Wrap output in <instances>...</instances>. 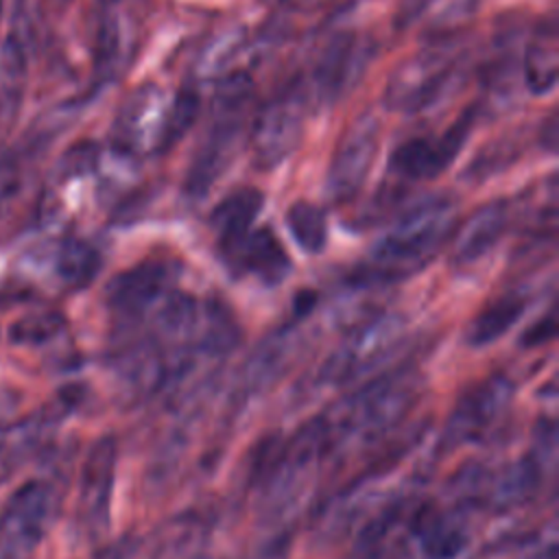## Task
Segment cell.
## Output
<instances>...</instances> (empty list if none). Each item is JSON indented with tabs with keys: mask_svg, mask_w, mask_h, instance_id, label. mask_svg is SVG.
<instances>
[{
	"mask_svg": "<svg viewBox=\"0 0 559 559\" xmlns=\"http://www.w3.org/2000/svg\"><path fill=\"white\" fill-rule=\"evenodd\" d=\"M413 373L408 371H395L386 378L373 380L369 386L345 400L341 408H336L341 413H336L334 419L323 415L330 445H334L336 439L378 437L402 417L413 400Z\"/></svg>",
	"mask_w": 559,
	"mask_h": 559,
	"instance_id": "277c9868",
	"label": "cell"
},
{
	"mask_svg": "<svg viewBox=\"0 0 559 559\" xmlns=\"http://www.w3.org/2000/svg\"><path fill=\"white\" fill-rule=\"evenodd\" d=\"M52 509V493L44 480L20 485L0 515V559H31Z\"/></svg>",
	"mask_w": 559,
	"mask_h": 559,
	"instance_id": "9c48e42d",
	"label": "cell"
},
{
	"mask_svg": "<svg viewBox=\"0 0 559 559\" xmlns=\"http://www.w3.org/2000/svg\"><path fill=\"white\" fill-rule=\"evenodd\" d=\"M116 469V441L111 437L98 439L81 472L79 515L90 535H98L109 522V496Z\"/></svg>",
	"mask_w": 559,
	"mask_h": 559,
	"instance_id": "5bb4252c",
	"label": "cell"
},
{
	"mask_svg": "<svg viewBox=\"0 0 559 559\" xmlns=\"http://www.w3.org/2000/svg\"><path fill=\"white\" fill-rule=\"evenodd\" d=\"M0 13H2V0H0Z\"/></svg>",
	"mask_w": 559,
	"mask_h": 559,
	"instance_id": "f546056e",
	"label": "cell"
},
{
	"mask_svg": "<svg viewBox=\"0 0 559 559\" xmlns=\"http://www.w3.org/2000/svg\"><path fill=\"white\" fill-rule=\"evenodd\" d=\"M63 328V317L55 310L28 312L9 328V341L13 345H39L57 336Z\"/></svg>",
	"mask_w": 559,
	"mask_h": 559,
	"instance_id": "cb8c5ba5",
	"label": "cell"
},
{
	"mask_svg": "<svg viewBox=\"0 0 559 559\" xmlns=\"http://www.w3.org/2000/svg\"><path fill=\"white\" fill-rule=\"evenodd\" d=\"M20 181H22L20 157L11 151L2 153L0 155V214L9 207V203L17 194Z\"/></svg>",
	"mask_w": 559,
	"mask_h": 559,
	"instance_id": "4316f807",
	"label": "cell"
},
{
	"mask_svg": "<svg viewBox=\"0 0 559 559\" xmlns=\"http://www.w3.org/2000/svg\"><path fill=\"white\" fill-rule=\"evenodd\" d=\"M306 111L304 90H288L258 111L249 129V148L258 168H275L293 155L304 135Z\"/></svg>",
	"mask_w": 559,
	"mask_h": 559,
	"instance_id": "5b68a950",
	"label": "cell"
},
{
	"mask_svg": "<svg viewBox=\"0 0 559 559\" xmlns=\"http://www.w3.org/2000/svg\"><path fill=\"white\" fill-rule=\"evenodd\" d=\"M140 9L133 0H103L94 31V70L100 83L118 81L140 46Z\"/></svg>",
	"mask_w": 559,
	"mask_h": 559,
	"instance_id": "8992f818",
	"label": "cell"
},
{
	"mask_svg": "<svg viewBox=\"0 0 559 559\" xmlns=\"http://www.w3.org/2000/svg\"><path fill=\"white\" fill-rule=\"evenodd\" d=\"M26 48L20 35L11 33L0 44V127H9L24 100Z\"/></svg>",
	"mask_w": 559,
	"mask_h": 559,
	"instance_id": "ffe728a7",
	"label": "cell"
},
{
	"mask_svg": "<svg viewBox=\"0 0 559 559\" xmlns=\"http://www.w3.org/2000/svg\"><path fill=\"white\" fill-rule=\"evenodd\" d=\"M282 4H286L288 9H295V11H314V9H321L325 4H330L332 0H280Z\"/></svg>",
	"mask_w": 559,
	"mask_h": 559,
	"instance_id": "f1b7e54d",
	"label": "cell"
},
{
	"mask_svg": "<svg viewBox=\"0 0 559 559\" xmlns=\"http://www.w3.org/2000/svg\"><path fill=\"white\" fill-rule=\"evenodd\" d=\"M456 210L450 199L432 197L411 207L371 251L369 271L393 280L424 266L454 229Z\"/></svg>",
	"mask_w": 559,
	"mask_h": 559,
	"instance_id": "7a4b0ae2",
	"label": "cell"
},
{
	"mask_svg": "<svg viewBox=\"0 0 559 559\" xmlns=\"http://www.w3.org/2000/svg\"><path fill=\"white\" fill-rule=\"evenodd\" d=\"M402 336V323L395 317H384L356 330L330 360L321 367L319 380L328 384H343L384 360Z\"/></svg>",
	"mask_w": 559,
	"mask_h": 559,
	"instance_id": "8fae6325",
	"label": "cell"
},
{
	"mask_svg": "<svg viewBox=\"0 0 559 559\" xmlns=\"http://www.w3.org/2000/svg\"><path fill=\"white\" fill-rule=\"evenodd\" d=\"M168 266L164 262H144L116 275L107 286V301L122 314H138L164 288Z\"/></svg>",
	"mask_w": 559,
	"mask_h": 559,
	"instance_id": "e0dca14e",
	"label": "cell"
},
{
	"mask_svg": "<svg viewBox=\"0 0 559 559\" xmlns=\"http://www.w3.org/2000/svg\"><path fill=\"white\" fill-rule=\"evenodd\" d=\"M168 98L155 83L135 87L122 103L116 124L114 140L124 155H151L162 153V140L168 118Z\"/></svg>",
	"mask_w": 559,
	"mask_h": 559,
	"instance_id": "30bf717a",
	"label": "cell"
},
{
	"mask_svg": "<svg viewBox=\"0 0 559 559\" xmlns=\"http://www.w3.org/2000/svg\"><path fill=\"white\" fill-rule=\"evenodd\" d=\"M432 0H404L402 7H400V13H397V22L402 26H408L411 22H415L428 7H430Z\"/></svg>",
	"mask_w": 559,
	"mask_h": 559,
	"instance_id": "83f0119b",
	"label": "cell"
},
{
	"mask_svg": "<svg viewBox=\"0 0 559 559\" xmlns=\"http://www.w3.org/2000/svg\"><path fill=\"white\" fill-rule=\"evenodd\" d=\"M371 57L369 37L354 31L334 33L314 61L310 74L312 96L323 105L336 103L362 79Z\"/></svg>",
	"mask_w": 559,
	"mask_h": 559,
	"instance_id": "ba28073f",
	"label": "cell"
},
{
	"mask_svg": "<svg viewBox=\"0 0 559 559\" xmlns=\"http://www.w3.org/2000/svg\"><path fill=\"white\" fill-rule=\"evenodd\" d=\"M463 79V59L454 48L432 44L395 66L382 100L386 109L400 114L424 111L443 100Z\"/></svg>",
	"mask_w": 559,
	"mask_h": 559,
	"instance_id": "3957f363",
	"label": "cell"
},
{
	"mask_svg": "<svg viewBox=\"0 0 559 559\" xmlns=\"http://www.w3.org/2000/svg\"><path fill=\"white\" fill-rule=\"evenodd\" d=\"M526 301L515 295L507 293L498 299H493L474 321L469 328V343L474 345H485L502 336L524 312Z\"/></svg>",
	"mask_w": 559,
	"mask_h": 559,
	"instance_id": "44dd1931",
	"label": "cell"
},
{
	"mask_svg": "<svg viewBox=\"0 0 559 559\" xmlns=\"http://www.w3.org/2000/svg\"><path fill=\"white\" fill-rule=\"evenodd\" d=\"M472 127L474 114L465 111L437 138L406 140L391 153V170L406 181H426L439 177L461 153Z\"/></svg>",
	"mask_w": 559,
	"mask_h": 559,
	"instance_id": "7c38bea8",
	"label": "cell"
},
{
	"mask_svg": "<svg viewBox=\"0 0 559 559\" xmlns=\"http://www.w3.org/2000/svg\"><path fill=\"white\" fill-rule=\"evenodd\" d=\"M509 218V205L504 201H491L478 207L465 225L459 229L454 240L456 264H469L487 253L502 236Z\"/></svg>",
	"mask_w": 559,
	"mask_h": 559,
	"instance_id": "ac0fdd59",
	"label": "cell"
},
{
	"mask_svg": "<svg viewBox=\"0 0 559 559\" xmlns=\"http://www.w3.org/2000/svg\"><path fill=\"white\" fill-rule=\"evenodd\" d=\"M421 544H424V550L428 557L452 559L463 546V535L459 528H454L441 520H435L424 526Z\"/></svg>",
	"mask_w": 559,
	"mask_h": 559,
	"instance_id": "484cf974",
	"label": "cell"
},
{
	"mask_svg": "<svg viewBox=\"0 0 559 559\" xmlns=\"http://www.w3.org/2000/svg\"><path fill=\"white\" fill-rule=\"evenodd\" d=\"M264 199L255 188H240L225 197L212 212L210 223L218 234L221 247L229 253L251 229Z\"/></svg>",
	"mask_w": 559,
	"mask_h": 559,
	"instance_id": "d6986e66",
	"label": "cell"
},
{
	"mask_svg": "<svg viewBox=\"0 0 559 559\" xmlns=\"http://www.w3.org/2000/svg\"><path fill=\"white\" fill-rule=\"evenodd\" d=\"M513 395V386L504 376H491L483 382L474 384L467 393H463L452 408L443 435V448H456L472 439H478L502 413Z\"/></svg>",
	"mask_w": 559,
	"mask_h": 559,
	"instance_id": "4fadbf2b",
	"label": "cell"
},
{
	"mask_svg": "<svg viewBox=\"0 0 559 559\" xmlns=\"http://www.w3.org/2000/svg\"><path fill=\"white\" fill-rule=\"evenodd\" d=\"M522 74L531 94H548L559 79L557 20L548 17L528 37L522 55Z\"/></svg>",
	"mask_w": 559,
	"mask_h": 559,
	"instance_id": "2e32d148",
	"label": "cell"
},
{
	"mask_svg": "<svg viewBox=\"0 0 559 559\" xmlns=\"http://www.w3.org/2000/svg\"><path fill=\"white\" fill-rule=\"evenodd\" d=\"M380 148V120L373 114L358 116L338 140L328 177L325 192L330 201L345 203L354 199L367 181Z\"/></svg>",
	"mask_w": 559,
	"mask_h": 559,
	"instance_id": "52a82bcc",
	"label": "cell"
},
{
	"mask_svg": "<svg viewBox=\"0 0 559 559\" xmlns=\"http://www.w3.org/2000/svg\"><path fill=\"white\" fill-rule=\"evenodd\" d=\"M201 109V98L197 90L183 87L177 92L168 107V118H166V129H164V140H162V153L168 151L173 144H177L188 129L194 124L197 116Z\"/></svg>",
	"mask_w": 559,
	"mask_h": 559,
	"instance_id": "d4e9b609",
	"label": "cell"
},
{
	"mask_svg": "<svg viewBox=\"0 0 559 559\" xmlns=\"http://www.w3.org/2000/svg\"><path fill=\"white\" fill-rule=\"evenodd\" d=\"M286 225L297 245L308 253H319L328 240V221L321 207L308 201H297L288 207Z\"/></svg>",
	"mask_w": 559,
	"mask_h": 559,
	"instance_id": "603a6c76",
	"label": "cell"
},
{
	"mask_svg": "<svg viewBox=\"0 0 559 559\" xmlns=\"http://www.w3.org/2000/svg\"><path fill=\"white\" fill-rule=\"evenodd\" d=\"M251 96L253 83L249 74L231 72L221 79L212 100V122L205 129L186 173L183 190L188 197H205L234 162L245 135V118Z\"/></svg>",
	"mask_w": 559,
	"mask_h": 559,
	"instance_id": "6da1fadb",
	"label": "cell"
},
{
	"mask_svg": "<svg viewBox=\"0 0 559 559\" xmlns=\"http://www.w3.org/2000/svg\"><path fill=\"white\" fill-rule=\"evenodd\" d=\"M227 258L236 266L245 269V273L260 277L264 284L282 282L290 269L282 242L269 227L249 229V234L227 253Z\"/></svg>",
	"mask_w": 559,
	"mask_h": 559,
	"instance_id": "9a60e30c",
	"label": "cell"
},
{
	"mask_svg": "<svg viewBox=\"0 0 559 559\" xmlns=\"http://www.w3.org/2000/svg\"><path fill=\"white\" fill-rule=\"evenodd\" d=\"M100 266V258L94 247L83 240H66L55 255V273L70 288L87 286Z\"/></svg>",
	"mask_w": 559,
	"mask_h": 559,
	"instance_id": "7402d4cb",
	"label": "cell"
}]
</instances>
